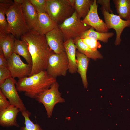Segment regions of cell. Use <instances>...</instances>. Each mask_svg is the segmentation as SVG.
<instances>
[{"instance_id": "obj_1", "label": "cell", "mask_w": 130, "mask_h": 130, "mask_svg": "<svg viewBox=\"0 0 130 130\" xmlns=\"http://www.w3.org/2000/svg\"><path fill=\"white\" fill-rule=\"evenodd\" d=\"M20 39L27 44L32 59V70L29 76L46 71L49 58L54 52L48 46L45 35L31 29Z\"/></svg>"}, {"instance_id": "obj_2", "label": "cell", "mask_w": 130, "mask_h": 130, "mask_svg": "<svg viewBox=\"0 0 130 130\" xmlns=\"http://www.w3.org/2000/svg\"><path fill=\"white\" fill-rule=\"evenodd\" d=\"M56 81V78L49 75L46 70L19 79L16 86L18 91L23 92L25 96L35 99Z\"/></svg>"}, {"instance_id": "obj_3", "label": "cell", "mask_w": 130, "mask_h": 130, "mask_svg": "<svg viewBox=\"0 0 130 130\" xmlns=\"http://www.w3.org/2000/svg\"><path fill=\"white\" fill-rule=\"evenodd\" d=\"M22 4L14 2L5 13L9 32L18 39L30 30L23 14Z\"/></svg>"}, {"instance_id": "obj_4", "label": "cell", "mask_w": 130, "mask_h": 130, "mask_svg": "<svg viewBox=\"0 0 130 130\" xmlns=\"http://www.w3.org/2000/svg\"><path fill=\"white\" fill-rule=\"evenodd\" d=\"M46 13L52 20L58 25L71 17L75 11L68 0H46Z\"/></svg>"}, {"instance_id": "obj_5", "label": "cell", "mask_w": 130, "mask_h": 130, "mask_svg": "<svg viewBox=\"0 0 130 130\" xmlns=\"http://www.w3.org/2000/svg\"><path fill=\"white\" fill-rule=\"evenodd\" d=\"M82 20L75 11L71 17L58 25L63 34L64 42L68 39L80 37L83 33L91 27L83 23Z\"/></svg>"}, {"instance_id": "obj_6", "label": "cell", "mask_w": 130, "mask_h": 130, "mask_svg": "<svg viewBox=\"0 0 130 130\" xmlns=\"http://www.w3.org/2000/svg\"><path fill=\"white\" fill-rule=\"evenodd\" d=\"M59 88V84L56 81L52 84L48 89L38 94L35 98L44 105L49 118L51 117L56 105L65 102V99L61 96Z\"/></svg>"}, {"instance_id": "obj_7", "label": "cell", "mask_w": 130, "mask_h": 130, "mask_svg": "<svg viewBox=\"0 0 130 130\" xmlns=\"http://www.w3.org/2000/svg\"><path fill=\"white\" fill-rule=\"evenodd\" d=\"M69 63L65 51L59 54L53 53L50 56L46 71L51 76L56 78L65 76L68 70Z\"/></svg>"}, {"instance_id": "obj_8", "label": "cell", "mask_w": 130, "mask_h": 130, "mask_svg": "<svg viewBox=\"0 0 130 130\" xmlns=\"http://www.w3.org/2000/svg\"><path fill=\"white\" fill-rule=\"evenodd\" d=\"M100 10L108 29L112 28L116 31L115 45H119L121 41V36L123 31L126 27H130V20H123L119 15L110 13L104 9Z\"/></svg>"}, {"instance_id": "obj_9", "label": "cell", "mask_w": 130, "mask_h": 130, "mask_svg": "<svg viewBox=\"0 0 130 130\" xmlns=\"http://www.w3.org/2000/svg\"><path fill=\"white\" fill-rule=\"evenodd\" d=\"M17 82L14 78L11 77L0 85V90L11 105L19 109L21 112L26 109L18 93L16 86Z\"/></svg>"}, {"instance_id": "obj_10", "label": "cell", "mask_w": 130, "mask_h": 130, "mask_svg": "<svg viewBox=\"0 0 130 130\" xmlns=\"http://www.w3.org/2000/svg\"><path fill=\"white\" fill-rule=\"evenodd\" d=\"M7 61V68L11 72L12 77L17 78L19 79L30 75L32 65L24 63L19 55L13 53Z\"/></svg>"}, {"instance_id": "obj_11", "label": "cell", "mask_w": 130, "mask_h": 130, "mask_svg": "<svg viewBox=\"0 0 130 130\" xmlns=\"http://www.w3.org/2000/svg\"><path fill=\"white\" fill-rule=\"evenodd\" d=\"M98 6L97 0H94L88 14L82 21L93 28L97 32L102 33L108 32L109 29L106 23L99 17L98 11Z\"/></svg>"}, {"instance_id": "obj_12", "label": "cell", "mask_w": 130, "mask_h": 130, "mask_svg": "<svg viewBox=\"0 0 130 130\" xmlns=\"http://www.w3.org/2000/svg\"><path fill=\"white\" fill-rule=\"evenodd\" d=\"M45 36L48 46L54 53L59 54L65 51L64 36L58 26Z\"/></svg>"}, {"instance_id": "obj_13", "label": "cell", "mask_w": 130, "mask_h": 130, "mask_svg": "<svg viewBox=\"0 0 130 130\" xmlns=\"http://www.w3.org/2000/svg\"><path fill=\"white\" fill-rule=\"evenodd\" d=\"M38 16L36 22L33 29L41 34L47 33L58 26L53 21L46 12H37Z\"/></svg>"}, {"instance_id": "obj_14", "label": "cell", "mask_w": 130, "mask_h": 130, "mask_svg": "<svg viewBox=\"0 0 130 130\" xmlns=\"http://www.w3.org/2000/svg\"><path fill=\"white\" fill-rule=\"evenodd\" d=\"M21 112L18 108L11 105L8 108L0 111V125L3 127L20 126L17 121L18 113Z\"/></svg>"}, {"instance_id": "obj_15", "label": "cell", "mask_w": 130, "mask_h": 130, "mask_svg": "<svg viewBox=\"0 0 130 130\" xmlns=\"http://www.w3.org/2000/svg\"><path fill=\"white\" fill-rule=\"evenodd\" d=\"M23 14L30 30L33 29L37 19L38 14L29 0H23L22 4Z\"/></svg>"}, {"instance_id": "obj_16", "label": "cell", "mask_w": 130, "mask_h": 130, "mask_svg": "<svg viewBox=\"0 0 130 130\" xmlns=\"http://www.w3.org/2000/svg\"><path fill=\"white\" fill-rule=\"evenodd\" d=\"M16 39L11 33L0 32V48L2 50L4 57L7 60L14 53Z\"/></svg>"}, {"instance_id": "obj_17", "label": "cell", "mask_w": 130, "mask_h": 130, "mask_svg": "<svg viewBox=\"0 0 130 130\" xmlns=\"http://www.w3.org/2000/svg\"><path fill=\"white\" fill-rule=\"evenodd\" d=\"M65 51L68 59L69 66L68 71L71 74L77 72L76 57V47L73 39H68L64 43Z\"/></svg>"}, {"instance_id": "obj_18", "label": "cell", "mask_w": 130, "mask_h": 130, "mask_svg": "<svg viewBox=\"0 0 130 130\" xmlns=\"http://www.w3.org/2000/svg\"><path fill=\"white\" fill-rule=\"evenodd\" d=\"M76 57L77 72L80 74L84 88L88 86L87 72L89 62V58L78 51H76Z\"/></svg>"}, {"instance_id": "obj_19", "label": "cell", "mask_w": 130, "mask_h": 130, "mask_svg": "<svg viewBox=\"0 0 130 130\" xmlns=\"http://www.w3.org/2000/svg\"><path fill=\"white\" fill-rule=\"evenodd\" d=\"M76 48L78 51L89 58L95 60L102 58V55L98 50H94L84 43L82 39L78 37L73 39Z\"/></svg>"}, {"instance_id": "obj_20", "label": "cell", "mask_w": 130, "mask_h": 130, "mask_svg": "<svg viewBox=\"0 0 130 130\" xmlns=\"http://www.w3.org/2000/svg\"><path fill=\"white\" fill-rule=\"evenodd\" d=\"M14 53L22 57L27 64L32 65V59L28 46L25 41L15 39Z\"/></svg>"}, {"instance_id": "obj_21", "label": "cell", "mask_w": 130, "mask_h": 130, "mask_svg": "<svg viewBox=\"0 0 130 130\" xmlns=\"http://www.w3.org/2000/svg\"><path fill=\"white\" fill-rule=\"evenodd\" d=\"M14 3L12 0H0V32L6 33L9 32L8 23L5 18L6 12Z\"/></svg>"}, {"instance_id": "obj_22", "label": "cell", "mask_w": 130, "mask_h": 130, "mask_svg": "<svg viewBox=\"0 0 130 130\" xmlns=\"http://www.w3.org/2000/svg\"><path fill=\"white\" fill-rule=\"evenodd\" d=\"M114 35V33L112 32H100L95 31L94 29L91 27L83 33L80 37L82 39L89 38L106 43L108 42L110 38Z\"/></svg>"}, {"instance_id": "obj_23", "label": "cell", "mask_w": 130, "mask_h": 130, "mask_svg": "<svg viewBox=\"0 0 130 130\" xmlns=\"http://www.w3.org/2000/svg\"><path fill=\"white\" fill-rule=\"evenodd\" d=\"M93 2L92 0H75L74 7L79 19H83L86 16Z\"/></svg>"}, {"instance_id": "obj_24", "label": "cell", "mask_w": 130, "mask_h": 130, "mask_svg": "<svg viewBox=\"0 0 130 130\" xmlns=\"http://www.w3.org/2000/svg\"><path fill=\"white\" fill-rule=\"evenodd\" d=\"M24 119L25 126L21 127L20 130H43L40 126L37 124H35L30 118L31 113L28 110L21 112Z\"/></svg>"}, {"instance_id": "obj_25", "label": "cell", "mask_w": 130, "mask_h": 130, "mask_svg": "<svg viewBox=\"0 0 130 130\" xmlns=\"http://www.w3.org/2000/svg\"><path fill=\"white\" fill-rule=\"evenodd\" d=\"M115 5L117 13L122 19L130 20V2L124 5Z\"/></svg>"}, {"instance_id": "obj_26", "label": "cell", "mask_w": 130, "mask_h": 130, "mask_svg": "<svg viewBox=\"0 0 130 130\" xmlns=\"http://www.w3.org/2000/svg\"><path fill=\"white\" fill-rule=\"evenodd\" d=\"M37 12H46V0H29Z\"/></svg>"}, {"instance_id": "obj_27", "label": "cell", "mask_w": 130, "mask_h": 130, "mask_svg": "<svg viewBox=\"0 0 130 130\" xmlns=\"http://www.w3.org/2000/svg\"><path fill=\"white\" fill-rule=\"evenodd\" d=\"M82 39L84 43L94 50H97L98 49L100 48L101 47L100 43L97 40L89 38Z\"/></svg>"}, {"instance_id": "obj_28", "label": "cell", "mask_w": 130, "mask_h": 130, "mask_svg": "<svg viewBox=\"0 0 130 130\" xmlns=\"http://www.w3.org/2000/svg\"><path fill=\"white\" fill-rule=\"evenodd\" d=\"M11 77V72L7 67L0 68V85Z\"/></svg>"}, {"instance_id": "obj_29", "label": "cell", "mask_w": 130, "mask_h": 130, "mask_svg": "<svg viewBox=\"0 0 130 130\" xmlns=\"http://www.w3.org/2000/svg\"><path fill=\"white\" fill-rule=\"evenodd\" d=\"M11 104L0 90V111L9 107Z\"/></svg>"}, {"instance_id": "obj_30", "label": "cell", "mask_w": 130, "mask_h": 130, "mask_svg": "<svg viewBox=\"0 0 130 130\" xmlns=\"http://www.w3.org/2000/svg\"><path fill=\"white\" fill-rule=\"evenodd\" d=\"M110 0H98L97 3L101 5L100 9H104L106 11L110 13H112L113 11L111 9Z\"/></svg>"}, {"instance_id": "obj_31", "label": "cell", "mask_w": 130, "mask_h": 130, "mask_svg": "<svg viewBox=\"0 0 130 130\" xmlns=\"http://www.w3.org/2000/svg\"><path fill=\"white\" fill-rule=\"evenodd\" d=\"M8 62L5 58L2 50L0 48V68L7 67Z\"/></svg>"}, {"instance_id": "obj_32", "label": "cell", "mask_w": 130, "mask_h": 130, "mask_svg": "<svg viewBox=\"0 0 130 130\" xmlns=\"http://www.w3.org/2000/svg\"><path fill=\"white\" fill-rule=\"evenodd\" d=\"M68 0L71 4L74 7L75 0Z\"/></svg>"}, {"instance_id": "obj_33", "label": "cell", "mask_w": 130, "mask_h": 130, "mask_svg": "<svg viewBox=\"0 0 130 130\" xmlns=\"http://www.w3.org/2000/svg\"><path fill=\"white\" fill-rule=\"evenodd\" d=\"M23 0H14V2L19 3L22 4Z\"/></svg>"}]
</instances>
